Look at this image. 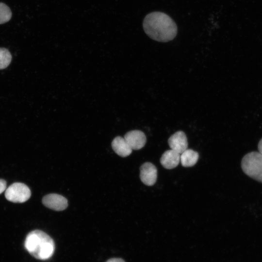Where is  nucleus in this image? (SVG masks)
<instances>
[{"label": "nucleus", "instance_id": "nucleus-1", "mask_svg": "<svg viewBox=\"0 0 262 262\" xmlns=\"http://www.w3.org/2000/svg\"><path fill=\"white\" fill-rule=\"evenodd\" d=\"M143 29L151 39L161 42L173 40L178 32L174 21L167 14L161 12H153L144 18Z\"/></svg>", "mask_w": 262, "mask_h": 262}, {"label": "nucleus", "instance_id": "nucleus-2", "mask_svg": "<svg viewBox=\"0 0 262 262\" xmlns=\"http://www.w3.org/2000/svg\"><path fill=\"white\" fill-rule=\"evenodd\" d=\"M24 246L27 251L37 259L46 260L53 254L55 244L53 239L40 230H34L27 235Z\"/></svg>", "mask_w": 262, "mask_h": 262}, {"label": "nucleus", "instance_id": "nucleus-3", "mask_svg": "<svg viewBox=\"0 0 262 262\" xmlns=\"http://www.w3.org/2000/svg\"><path fill=\"white\" fill-rule=\"evenodd\" d=\"M243 172L253 179L262 183V154L252 151L246 154L241 161Z\"/></svg>", "mask_w": 262, "mask_h": 262}, {"label": "nucleus", "instance_id": "nucleus-4", "mask_svg": "<svg viewBox=\"0 0 262 262\" xmlns=\"http://www.w3.org/2000/svg\"><path fill=\"white\" fill-rule=\"evenodd\" d=\"M31 196V192L28 186L21 182H15L6 190V198L14 203H23L27 201Z\"/></svg>", "mask_w": 262, "mask_h": 262}, {"label": "nucleus", "instance_id": "nucleus-5", "mask_svg": "<svg viewBox=\"0 0 262 262\" xmlns=\"http://www.w3.org/2000/svg\"><path fill=\"white\" fill-rule=\"evenodd\" d=\"M42 203L46 207L56 211L64 210L68 206L67 199L57 194L46 195L42 198Z\"/></svg>", "mask_w": 262, "mask_h": 262}, {"label": "nucleus", "instance_id": "nucleus-6", "mask_svg": "<svg viewBox=\"0 0 262 262\" xmlns=\"http://www.w3.org/2000/svg\"><path fill=\"white\" fill-rule=\"evenodd\" d=\"M140 177L143 183L147 186L155 184L157 178V169L152 163L147 162L140 167Z\"/></svg>", "mask_w": 262, "mask_h": 262}, {"label": "nucleus", "instance_id": "nucleus-7", "mask_svg": "<svg viewBox=\"0 0 262 262\" xmlns=\"http://www.w3.org/2000/svg\"><path fill=\"white\" fill-rule=\"evenodd\" d=\"M124 139L132 149L138 150L145 145L147 138L145 133L139 130H133L128 132Z\"/></svg>", "mask_w": 262, "mask_h": 262}, {"label": "nucleus", "instance_id": "nucleus-8", "mask_svg": "<svg viewBox=\"0 0 262 262\" xmlns=\"http://www.w3.org/2000/svg\"><path fill=\"white\" fill-rule=\"evenodd\" d=\"M168 143L171 149L181 154L188 147L187 139L182 131H178L168 139Z\"/></svg>", "mask_w": 262, "mask_h": 262}, {"label": "nucleus", "instance_id": "nucleus-9", "mask_svg": "<svg viewBox=\"0 0 262 262\" xmlns=\"http://www.w3.org/2000/svg\"><path fill=\"white\" fill-rule=\"evenodd\" d=\"M180 161V153L172 150L165 151L162 155L160 162L165 168L170 169L176 167Z\"/></svg>", "mask_w": 262, "mask_h": 262}, {"label": "nucleus", "instance_id": "nucleus-10", "mask_svg": "<svg viewBox=\"0 0 262 262\" xmlns=\"http://www.w3.org/2000/svg\"><path fill=\"white\" fill-rule=\"evenodd\" d=\"M112 147L114 151L122 157L130 155L132 150L124 138L120 136H117L114 139Z\"/></svg>", "mask_w": 262, "mask_h": 262}, {"label": "nucleus", "instance_id": "nucleus-11", "mask_svg": "<svg viewBox=\"0 0 262 262\" xmlns=\"http://www.w3.org/2000/svg\"><path fill=\"white\" fill-rule=\"evenodd\" d=\"M198 153L191 149H186L180 156L181 165L184 167H191L197 162Z\"/></svg>", "mask_w": 262, "mask_h": 262}, {"label": "nucleus", "instance_id": "nucleus-12", "mask_svg": "<svg viewBox=\"0 0 262 262\" xmlns=\"http://www.w3.org/2000/svg\"><path fill=\"white\" fill-rule=\"evenodd\" d=\"M12 60V55L9 51L4 48H0V69L6 68Z\"/></svg>", "mask_w": 262, "mask_h": 262}, {"label": "nucleus", "instance_id": "nucleus-13", "mask_svg": "<svg viewBox=\"0 0 262 262\" xmlns=\"http://www.w3.org/2000/svg\"><path fill=\"white\" fill-rule=\"evenodd\" d=\"M12 12L5 4L0 2V24L8 22L11 18Z\"/></svg>", "mask_w": 262, "mask_h": 262}, {"label": "nucleus", "instance_id": "nucleus-14", "mask_svg": "<svg viewBox=\"0 0 262 262\" xmlns=\"http://www.w3.org/2000/svg\"><path fill=\"white\" fill-rule=\"evenodd\" d=\"M6 181L3 179H0V194L6 189Z\"/></svg>", "mask_w": 262, "mask_h": 262}, {"label": "nucleus", "instance_id": "nucleus-15", "mask_svg": "<svg viewBox=\"0 0 262 262\" xmlns=\"http://www.w3.org/2000/svg\"><path fill=\"white\" fill-rule=\"evenodd\" d=\"M106 262H125L121 258H112L108 260Z\"/></svg>", "mask_w": 262, "mask_h": 262}, {"label": "nucleus", "instance_id": "nucleus-16", "mask_svg": "<svg viewBox=\"0 0 262 262\" xmlns=\"http://www.w3.org/2000/svg\"><path fill=\"white\" fill-rule=\"evenodd\" d=\"M259 152L262 154V139H261L258 144Z\"/></svg>", "mask_w": 262, "mask_h": 262}]
</instances>
